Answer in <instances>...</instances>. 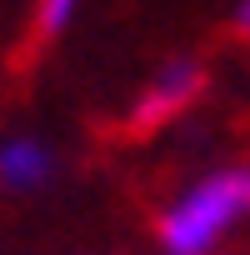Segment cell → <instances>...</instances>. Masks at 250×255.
<instances>
[{
  "instance_id": "1",
  "label": "cell",
  "mask_w": 250,
  "mask_h": 255,
  "mask_svg": "<svg viewBox=\"0 0 250 255\" xmlns=\"http://www.w3.org/2000/svg\"><path fill=\"white\" fill-rule=\"evenodd\" d=\"M240 220H250V165L195 180L160 220L165 255H210Z\"/></svg>"
},
{
  "instance_id": "2",
  "label": "cell",
  "mask_w": 250,
  "mask_h": 255,
  "mask_svg": "<svg viewBox=\"0 0 250 255\" xmlns=\"http://www.w3.org/2000/svg\"><path fill=\"white\" fill-rule=\"evenodd\" d=\"M200 85H205V70H200L195 60H170V65H160L155 80L145 85L140 105H135V125H155V120L185 110V105L200 95Z\"/></svg>"
},
{
  "instance_id": "3",
  "label": "cell",
  "mask_w": 250,
  "mask_h": 255,
  "mask_svg": "<svg viewBox=\"0 0 250 255\" xmlns=\"http://www.w3.org/2000/svg\"><path fill=\"white\" fill-rule=\"evenodd\" d=\"M55 175V155L45 140L35 135H10V140H0V185L5 190H40L45 180Z\"/></svg>"
},
{
  "instance_id": "4",
  "label": "cell",
  "mask_w": 250,
  "mask_h": 255,
  "mask_svg": "<svg viewBox=\"0 0 250 255\" xmlns=\"http://www.w3.org/2000/svg\"><path fill=\"white\" fill-rule=\"evenodd\" d=\"M75 10H80V0H40L35 20H40V30H45V35H60V30L75 20Z\"/></svg>"
},
{
  "instance_id": "5",
  "label": "cell",
  "mask_w": 250,
  "mask_h": 255,
  "mask_svg": "<svg viewBox=\"0 0 250 255\" xmlns=\"http://www.w3.org/2000/svg\"><path fill=\"white\" fill-rule=\"evenodd\" d=\"M235 25L250 35V0H240V10H235Z\"/></svg>"
}]
</instances>
